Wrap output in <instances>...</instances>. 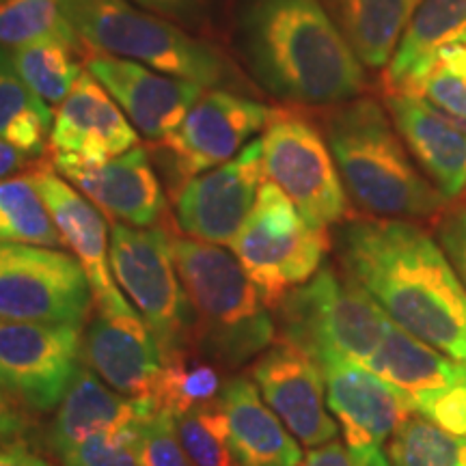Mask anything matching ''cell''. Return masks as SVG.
<instances>
[{
	"instance_id": "cell-22",
	"label": "cell",
	"mask_w": 466,
	"mask_h": 466,
	"mask_svg": "<svg viewBox=\"0 0 466 466\" xmlns=\"http://www.w3.org/2000/svg\"><path fill=\"white\" fill-rule=\"evenodd\" d=\"M158 408L156 400H134L116 393L89 367L80 365L56 408L46 441L58 458L93 436L141 425Z\"/></svg>"
},
{
	"instance_id": "cell-14",
	"label": "cell",
	"mask_w": 466,
	"mask_h": 466,
	"mask_svg": "<svg viewBox=\"0 0 466 466\" xmlns=\"http://www.w3.org/2000/svg\"><path fill=\"white\" fill-rule=\"evenodd\" d=\"M264 179L261 138H255L225 165L179 186L175 195L177 227L195 240L231 244L253 212Z\"/></svg>"
},
{
	"instance_id": "cell-28",
	"label": "cell",
	"mask_w": 466,
	"mask_h": 466,
	"mask_svg": "<svg viewBox=\"0 0 466 466\" xmlns=\"http://www.w3.org/2000/svg\"><path fill=\"white\" fill-rule=\"evenodd\" d=\"M0 242L50 248L63 244L61 233L28 175L0 179Z\"/></svg>"
},
{
	"instance_id": "cell-23",
	"label": "cell",
	"mask_w": 466,
	"mask_h": 466,
	"mask_svg": "<svg viewBox=\"0 0 466 466\" xmlns=\"http://www.w3.org/2000/svg\"><path fill=\"white\" fill-rule=\"evenodd\" d=\"M218 400L229 423V441L238 462L244 466H299L302 462V445L266 404L250 378H231L220 389Z\"/></svg>"
},
{
	"instance_id": "cell-6",
	"label": "cell",
	"mask_w": 466,
	"mask_h": 466,
	"mask_svg": "<svg viewBox=\"0 0 466 466\" xmlns=\"http://www.w3.org/2000/svg\"><path fill=\"white\" fill-rule=\"evenodd\" d=\"M277 339L300 348L319 363L346 359L367 365L378 352L391 318L346 272L324 266L311 281L291 289L275 309Z\"/></svg>"
},
{
	"instance_id": "cell-20",
	"label": "cell",
	"mask_w": 466,
	"mask_h": 466,
	"mask_svg": "<svg viewBox=\"0 0 466 466\" xmlns=\"http://www.w3.org/2000/svg\"><path fill=\"white\" fill-rule=\"evenodd\" d=\"M50 145L55 154L72 156L85 165H104L137 147L138 137L110 93L83 72L55 113Z\"/></svg>"
},
{
	"instance_id": "cell-13",
	"label": "cell",
	"mask_w": 466,
	"mask_h": 466,
	"mask_svg": "<svg viewBox=\"0 0 466 466\" xmlns=\"http://www.w3.org/2000/svg\"><path fill=\"white\" fill-rule=\"evenodd\" d=\"M277 113L279 108L225 89L203 93L182 124L162 141L173 175L184 184L195 175L225 165L247 147L255 134L264 132Z\"/></svg>"
},
{
	"instance_id": "cell-21",
	"label": "cell",
	"mask_w": 466,
	"mask_h": 466,
	"mask_svg": "<svg viewBox=\"0 0 466 466\" xmlns=\"http://www.w3.org/2000/svg\"><path fill=\"white\" fill-rule=\"evenodd\" d=\"M382 104L425 177L456 199L466 188V124L410 93L384 91Z\"/></svg>"
},
{
	"instance_id": "cell-1",
	"label": "cell",
	"mask_w": 466,
	"mask_h": 466,
	"mask_svg": "<svg viewBox=\"0 0 466 466\" xmlns=\"http://www.w3.org/2000/svg\"><path fill=\"white\" fill-rule=\"evenodd\" d=\"M343 272L406 333L466 360V291L445 250L412 220L352 217L337 229Z\"/></svg>"
},
{
	"instance_id": "cell-18",
	"label": "cell",
	"mask_w": 466,
	"mask_h": 466,
	"mask_svg": "<svg viewBox=\"0 0 466 466\" xmlns=\"http://www.w3.org/2000/svg\"><path fill=\"white\" fill-rule=\"evenodd\" d=\"M83 365L110 389L134 400H154L162 352L137 309L97 311L83 335Z\"/></svg>"
},
{
	"instance_id": "cell-2",
	"label": "cell",
	"mask_w": 466,
	"mask_h": 466,
	"mask_svg": "<svg viewBox=\"0 0 466 466\" xmlns=\"http://www.w3.org/2000/svg\"><path fill=\"white\" fill-rule=\"evenodd\" d=\"M242 37L255 76L300 106H337L363 96L365 66L319 0H250Z\"/></svg>"
},
{
	"instance_id": "cell-35",
	"label": "cell",
	"mask_w": 466,
	"mask_h": 466,
	"mask_svg": "<svg viewBox=\"0 0 466 466\" xmlns=\"http://www.w3.org/2000/svg\"><path fill=\"white\" fill-rule=\"evenodd\" d=\"M141 425L86 439L58 456V462L61 466H143Z\"/></svg>"
},
{
	"instance_id": "cell-25",
	"label": "cell",
	"mask_w": 466,
	"mask_h": 466,
	"mask_svg": "<svg viewBox=\"0 0 466 466\" xmlns=\"http://www.w3.org/2000/svg\"><path fill=\"white\" fill-rule=\"evenodd\" d=\"M466 42V0H421L384 67V91H400L436 52Z\"/></svg>"
},
{
	"instance_id": "cell-34",
	"label": "cell",
	"mask_w": 466,
	"mask_h": 466,
	"mask_svg": "<svg viewBox=\"0 0 466 466\" xmlns=\"http://www.w3.org/2000/svg\"><path fill=\"white\" fill-rule=\"evenodd\" d=\"M220 389L223 384L217 367L182 354L165 360L154 400L160 408H167L177 417L190 408L217 400Z\"/></svg>"
},
{
	"instance_id": "cell-44",
	"label": "cell",
	"mask_w": 466,
	"mask_h": 466,
	"mask_svg": "<svg viewBox=\"0 0 466 466\" xmlns=\"http://www.w3.org/2000/svg\"><path fill=\"white\" fill-rule=\"evenodd\" d=\"M458 382L466 384V363H458Z\"/></svg>"
},
{
	"instance_id": "cell-4",
	"label": "cell",
	"mask_w": 466,
	"mask_h": 466,
	"mask_svg": "<svg viewBox=\"0 0 466 466\" xmlns=\"http://www.w3.org/2000/svg\"><path fill=\"white\" fill-rule=\"evenodd\" d=\"M171 248L192 309L195 348L227 370L264 354L277 341V324L236 255L188 236H171Z\"/></svg>"
},
{
	"instance_id": "cell-5",
	"label": "cell",
	"mask_w": 466,
	"mask_h": 466,
	"mask_svg": "<svg viewBox=\"0 0 466 466\" xmlns=\"http://www.w3.org/2000/svg\"><path fill=\"white\" fill-rule=\"evenodd\" d=\"M61 5L80 42L100 55L130 58L203 89L238 80L231 63L214 46L127 0H61Z\"/></svg>"
},
{
	"instance_id": "cell-45",
	"label": "cell",
	"mask_w": 466,
	"mask_h": 466,
	"mask_svg": "<svg viewBox=\"0 0 466 466\" xmlns=\"http://www.w3.org/2000/svg\"><path fill=\"white\" fill-rule=\"evenodd\" d=\"M240 466H244V464H240Z\"/></svg>"
},
{
	"instance_id": "cell-36",
	"label": "cell",
	"mask_w": 466,
	"mask_h": 466,
	"mask_svg": "<svg viewBox=\"0 0 466 466\" xmlns=\"http://www.w3.org/2000/svg\"><path fill=\"white\" fill-rule=\"evenodd\" d=\"M141 464L143 466H192L177 434L175 415L158 408L141 425Z\"/></svg>"
},
{
	"instance_id": "cell-39",
	"label": "cell",
	"mask_w": 466,
	"mask_h": 466,
	"mask_svg": "<svg viewBox=\"0 0 466 466\" xmlns=\"http://www.w3.org/2000/svg\"><path fill=\"white\" fill-rule=\"evenodd\" d=\"M151 14L167 17L175 25H199L208 17L212 0H132Z\"/></svg>"
},
{
	"instance_id": "cell-43",
	"label": "cell",
	"mask_w": 466,
	"mask_h": 466,
	"mask_svg": "<svg viewBox=\"0 0 466 466\" xmlns=\"http://www.w3.org/2000/svg\"><path fill=\"white\" fill-rule=\"evenodd\" d=\"M26 160L28 156L25 151H20L11 143L0 138V179H7L9 175H14L17 168L25 167Z\"/></svg>"
},
{
	"instance_id": "cell-8",
	"label": "cell",
	"mask_w": 466,
	"mask_h": 466,
	"mask_svg": "<svg viewBox=\"0 0 466 466\" xmlns=\"http://www.w3.org/2000/svg\"><path fill=\"white\" fill-rule=\"evenodd\" d=\"M110 268L119 289L158 343L162 359L190 354L192 309L175 268L171 233L162 227L113 225Z\"/></svg>"
},
{
	"instance_id": "cell-31",
	"label": "cell",
	"mask_w": 466,
	"mask_h": 466,
	"mask_svg": "<svg viewBox=\"0 0 466 466\" xmlns=\"http://www.w3.org/2000/svg\"><path fill=\"white\" fill-rule=\"evenodd\" d=\"M387 458L389 466H466V436L412 415L393 434Z\"/></svg>"
},
{
	"instance_id": "cell-46",
	"label": "cell",
	"mask_w": 466,
	"mask_h": 466,
	"mask_svg": "<svg viewBox=\"0 0 466 466\" xmlns=\"http://www.w3.org/2000/svg\"><path fill=\"white\" fill-rule=\"evenodd\" d=\"M464 363H466V360H464Z\"/></svg>"
},
{
	"instance_id": "cell-32",
	"label": "cell",
	"mask_w": 466,
	"mask_h": 466,
	"mask_svg": "<svg viewBox=\"0 0 466 466\" xmlns=\"http://www.w3.org/2000/svg\"><path fill=\"white\" fill-rule=\"evenodd\" d=\"M400 91L423 97L442 113L466 124V42L436 52Z\"/></svg>"
},
{
	"instance_id": "cell-30",
	"label": "cell",
	"mask_w": 466,
	"mask_h": 466,
	"mask_svg": "<svg viewBox=\"0 0 466 466\" xmlns=\"http://www.w3.org/2000/svg\"><path fill=\"white\" fill-rule=\"evenodd\" d=\"M61 42L80 50V37L61 0H0V48Z\"/></svg>"
},
{
	"instance_id": "cell-16",
	"label": "cell",
	"mask_w": 466,
	"mask_h": 466,
	"mask_svg": "<svg viewBox=\"0 0 466 466\" xmlns=\"http://www.w3.org/2000/svg\"><path fill=\"white\" fill-rule=\"evenodd\" d=\"M55 171L113 223L147 229L165 214L162 184L147 151L138 145L104 165H85L72 156L55 154Z\"/></svg>"
},
{
	"instance_id": "cell-37",
	"label": "cell",
	"mask_w": 466,
	"mask_h": 466,
	"mask_svg": "<svg viewBox=\"0 0 466 466\" xmlns=\"http://www.w3.org/2000/svg\"><path fill=\"white\" fill-rule=\"evenodd\" d=\"M419 415L447 430V432L466 436V384L458 382L445 389H434L412 395Z\"/></svg>"
},
{
	"instance_id": "cell-41",
	"label": "cell",
	"mask_w": 466,
	"mask_h": 466,
	"mask_svg": "<svg viewBox=\"0 0 466 466\" xmlns=\"http://www.w3.org/2000/svg\"><path fill=\"white\" fill-rule=\"evenodd\" d=\"M0 466H52V462L33 451L25 441H5L0 442Z\"/></svg>"
},
{
	"instance_id": "cell-27",
	"label": "cell",
	"mask_w": 466,
	"mask_h": 466,
	"mask_svg": "<svg viewBox=\"0 0 466 466\" xmlns=\"http://www.w3.org/2000/svg\"><path fill=\"white\" fill-rule=\"evenodd\" d=\"M52 110L35 96L15 72L11 55L0 48V138L25 151L28 158L42 156L50 141Z\"/></svg>"
},
{
	"instance_id": "cell-19",
	"label": "cell",
	"mask_w": 466,
	"mask_h": 466,
	"mask_svg": "<svg viewBox=\"0 0 466 466\" xmlns=\"http://www.w3.org/2000/svg\"><path fill=\"white\" fill-rule=\"evenodd\" d=\"M28 177L42 195L63 244L83 266L97 311H121L132 307L113 279L108 227L100 209L52 168L39 167L28 173Z\"/></svg>"
},
{
	"instance_id": "cell-38",
	"label": "cell",
	"mask_w": 466,
	"mask_h": 466,
	"mask_svg": "<svg viewBox=\"0 0 466 466\" xmlns=\"http://www.w3.org/2000/svg\"><path fill=\"white\" fill-rule=\"evenodd\" d=\"M436 238L466 291V208L450 206L436 218Z\"/></svg>"
},
{
	"instance_id": "cell-42",
	"label": "cell",
	"mask_w": 466,
	"mask_h": 466,
	"mask_svg": "<svg viewBox=\"0 0 466 466\" xmlns=\"http://www.w3.org/2000/svg\"><path fill=\"white\" fill-rule=\"evenodd\" d=\"M299 466H352V460L343 442L330 441L309 451Z\"/></svg>"
},
{
	"instance_id": "cell-24",
	"label": "cell",
	"mask_w": 466,
	"mask_h": 466,
	"mask_svg": "<svg viewBox=\"0 0 466 466\" xmlns=\"http://www.w3.org/2000/svg\"><path fill=\"white\" fill-rule=\"evenodd\" d=\"M359 61L384 69L421 0H319Z\"/></svg>"
},
{
	"instance_id": "cell-12",
	"label": "cell",
	"mask_w": 466,
	"mask_h": 466,
	"mask_svg": "<svg viewBox=\"0 0 466 466\" xmlns=\"http://www.w3.org/2000/svg\"><path fill=\"white\" fill-rule=\"evenodd\" d=\"M83 365V335L72 326L0 318V389L17 404L48 412Z\"/></svg>"
},
{
	"instance_id": "cell-11",
	"label": "cell",
	"mask_w": 466,
	"mask_h": 466,
	"mask_svg": "<svg viewBox=\"0 0 466 466\" xmlns=\"http://www.w3.org/2000/svg\"><path fill=\"white\" fill-rule=\"evenodd\" d=\"M319 367L352 466H389V442L417 412L412 395L352 360L329 359Z\"/></svg>"
},
{
	"instance_id": "cell-26",
	"label": "cell",
	"mask_w": 466,
	"mask_h": 466,
	"mask_svg": "<svg viewBox=\"0 0 466 466\" xmlns=\"http://www.w3.org/2000/svg\"><path fill=\"white\" fill-rule=\"evenodd\" d=\"M365 367L410 395L458 384V360L451 363L447 354L406 333L393 319L380 348Z\"/></svg>"
},
{
	"instance_id": "cell-15",
	"label": "cell",
	"mask_w": 466,
	"mask_h": 466,
	"mask_svg": "<svg viewBox=\"0 0 466 466\" xmlns=\"http://www.w3.org/2000/svg\"><path fill=\"white\" fill-rule=\"evenodd\" d=\"M250 378L289 434L307 450L335 441L322 367L300 348L277 339L255 360Z\"/></svg>"
},
{
	"instance_id": "cell-9",
	"label": "cell",
	"mask_w": 466,
	"mask_h": 466,
	"mask_svg": "<svg viewBox=\"0 0 466 466\" xmlns=\"http://www.w3.org/2000/svg\"><path fill=\"white\" fill-rule=\"evenodd\" d=\"M266 179L279 186L316 229L352 218L350 197L324 132L307 116L279 110L261 137Z\"/></svg>"
},
{
	"instance_id": "cell-7",
	"label": "cell",
	"mask_w": 466,
	"mask_h": 466,
	"mask_svg": "<svg viewBox=\"0 0 466 466\" xmlns=\"http://www.w3.org/2000/svg\"><path fill=\"white\" fill-rule=\"evenodd\" d=\"M229 247L264 305L277 309L291 289L322 270L330 238L326 229L309 225L288 195L264 179L253 212Z\"/></svg>"
},
{
	"instance_id": "cell-3",
	"label": "cell",
	"mask_w": 466,
	"mask_h": 466,
	"mask_svg": "<svg viewBox=\"0 0 466 466\" xmlns=\"http://www.w3.org/2000/svg\"><path fill=\"white\" fill-rule=\"evenodd\" d=\"M322 132L339 168L343 188L367 217L436 220L447 199L412 162L387 108L359 96L322 115Z\"/></svg>"
},
{
	"instance_id": "cell-29",
	"label": "cell",
	"mask_w": 466,
	"mask_h": 466,
	"mask_svg": "<svg viewBox=\"0 0 466 466\" xmlns=\"http://www.w3.org/2000/svg\"><path fill=\"white\" fill-rule=\"evenodd\" d=\"M76 50L61 42H37L11 48L15 72L35 96L52 106L66 102L85 69L80 67Z\"/></svg>"
},
{
	"instance_id": "cell-10",
	"label": "cell",
	"mask_w": 466,
	"mask_h": 466,
	"mask_svg": "<svg viewBox=\"0 0 466 466\" xmlns=\"http://www.w3.org/2000/svg\"><path fill=\"white\" fill-rule=\"evenodd\" d=\"M93 307L91 283L72 253L0 242V318L83 329Z\"/></svg>"
},
{
	"instance_id": "cell-33",
	"label": "cell",
	"mask_w": 466,
	"mask_h": 466,
	"mask_svg": "<svg viewBox=\"0 0 466 466\" xmlns=\"http://www.w3.org/2000/svg\"><path fill=\"white\" fill-rule=\"evenodd\" d=\"M175 423L192 466H238L220 400L190 408L175 417Z\"/></svg>"
},
{
	"instance_id": "cell-40",
	"label": "cell",
	"mask_w": 466,
	"mask_h": 466,
	"mask_svg": "<svg viewBox=\"0 0 466 466\" xmlns=\"http://www.w3.org/2000/svg\"><path fill=\"white\" fill-rule=\"evenodd\" d=\"M28 432H31V421H28L25 410L0 389V442L25 441Z\"/></svg>"
},
{
	"instance_id": "cell-17",
	"label": "cell",
	"mask_w": 466,
	"mask_h": 466,
	"mask_svg": "<svg viewBox=\"0 0 466 466\" xmlns=\"http://www.w3.org/2000/svg\"><path fill=\"white\" fill-rule=\"evenodd\" d=\"M86 72L110 93L137 132L149 141H165L206 93L201 85L100 52L89 56Z\"/></svg>"
}]
</instances>
